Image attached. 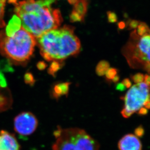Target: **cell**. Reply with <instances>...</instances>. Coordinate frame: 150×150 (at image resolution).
<instances>
[{
	"instance_id": "obj_1",
	"label": "cell",
	"mask_w": 150,
	"mask_h": 150,
	"mask_svg": "<svg viewBox=\"0 0 150 150\" xmlns=\"http://www.w3.org/2000/svg\"><path fill=\"white\" fill-rule=\"evenodd\" d=\"M56 0H23L15 4L14 12L22 27L38 38L50 30L58 28L62 22L59 9L53 4Z\"/></svg>"
},
{
	"instance_id": "obj_2",
	"label": "cell",
	"mask_w": 150,
	"mask_h": 150,
	"mask_svg": "<svg viewBox=\"0 0 150 150\" xmlns=\"http://www.w3.org/2000/svg\"><path fill=\"white\" fill-rule=\"evenodd\" d=\"M40 53L47 61H63L79 54L81 42L70 25L50 30L37 38Z\"/></svg>"
},
{
	"instance_id": "obj_3",
	"label": "cell",
	"mask_w": 150,
	"mask_h": 150,
	"mask_svg": "<svg viewBox=\"0 0 150 150\" xmlns=\"http://www.w3.org/2000/svg\"><path fill=\"white\" fill-rule=\"evenodd\" d=\"M37 43L35 38L21 27L11 37L0 32V52L13 63L28 61L32 55Z\"/></svg>"
},
{
	"instance_id": "obj_4",
	"label": "cell",
	"mask_w": 150,
	"mask_h": 150,
	"mask_svg": "<svg viewBox=\"0 0 150 150\" xmlns=\"http://www.w3.org/2000/svg\"><path fill=\"white\" fill-rule=\"evenodd\" d=\"M54 135L56 141L53 150H99V143L83 129L59 127Z\"/></svg>"
},
{
	"instance_id": "obj_5",
	"label": "cell",
	"mask_w": 150,
	"mask_h": 150,
	"mask_svg": "<svg viewBox=\"0 0 150 150\" xmlns=\"http://www.w3.org/2000/svg\"><path fill=\"white\" fill-rule=\"evenodd\" d=\"M122 51L131 68L143 69L146 64L150 63V29L141 37L137 35L136 30L132 32Z\"/></svg>"
},
{
	"instance_id": "obj_6",
	"label": "cell",
	"mask_w": 150,
	"mask_h": 150,
	"mask_svg": "<svg viewBox=\"0 0 150 150\" xmlns=\"http://www.w3.org/2000/svg\"><path fill=\"white\" fill-rule=\"evenodd\" d=\"M149 91V87L145 83H136L131 86L121 98L124 101V106L121 112L122 116L128 118L143 107L148 98Z\"/></svg>"
},
{
	"instance_id": "obj_7",
	"label": "cell",
	"mask_w": 150,
	"mask_h": 150,
	"mask_svg": "<svg viewBox=\"0 0 150 150\" xmlns=\"http://www.w3.org/2000/svg\"><path fill=\"white\" fill-rule=\"evenodd\" d=\"M38 121L35 116L30 112H23L17 115L14 120L15 132L21 137L32 134L37 129Z\"/></svg>"
},
{
	"instance_id": "obj_8",
	"label": "cell",
	"mask_w": 150,
	"mask_h": 150,
	"mask_svg": "<svg viewBox=\"0 0 150 150\" xmlns=\"http://www.w3.org/2000/svg\"><path fill=\"white\" fill-rule=\"evenodd\" d=\"M14 134L5 130L0 131V150H20Z\"/></svg>"
},
{
	"instance_id": "obj_9",
	"label": "cell",
	"mask_w": 150,
	"mask_h": 150,
	"mask_svg": "<svg viewBox=\"0 0 150 150\" xmlns=\"http://www.w3.org/2000/svg\"><path fill=\"white\" fill-rule=\"evenodd\" d=\"M118 147L119 150H142V148L139 138L131 134L123 136L119 142Z\"/></svg>"
},
{
	"instance_id": "obj_10",
	"label": "cell",
	"mask_w": 150,
	"mask_h": 150,
	"mask_svg": "<svg viewBox=\"0 0 150 150\" xmlns=\"http://www.w3.org/2000/svg\"><path fill=\"white\" fill-rule=\"evenodd\" d=\"M12 103V97L9 89L6 88H0V113L11 108Z\"/></svg>"
},
{
	"instance_id": "obj_11",
	"label": "cell",
	"mask_w": 150,
	"mask_h": 150,
	"mask_svg": "<svg viewBox=\"0 0 150 150\" xmlns=\"http://www.w3.org/2000/svg\"><path fill=\"white\" fill-rule=\"evenodd\" d=\"M71 83L62 82L56 83L51 89V96L52 98L59 99L64 95H68Z\"/></svg>"
},
{
	"instance_id": "obj_12",
	"label": "cell",
	"mask_w": 150,
	"mask_h": 150,
	"mask_svg": "<svg viewBox=\"0 0 150 150\" xmlns=\"http://www.w3.org/2000/svg\"><path fill=\"white\" fill-rule=\"evenodd\" d=\"M21 22L20 18L16 15L12 17L6 27V35L8 37H11L17 32L20 30L21 27Z\"/></svg>"
},
{
	"instance_id": "obj_13",
	"label": "cell",
	"mask_w": 150,
	"mask_h": 150,
	"mask_svg": "<svg viewBox=\"0 0 150 150\" xmlns=\"http://www.w3.org/2000/svg\"><path fill=\"white\" fill-rule=\"evenodd\" d=\"M88 0H77L76 3L74 5V10L82 18H84L88 9Z\"/></svg>"
},
{
	"instance_id": "obj_14",
	"label": "cell",
	"mask_w": 150,
	"mask_h": 150,
	"mask_svg": "<svg viewBox=\"0 0 150 150\" xmlns=\"http://www.w3.org/2000/svg\"><path fill=\"white\" fill-rule=\"evenodd\" d=\"M110 64L106 60H102L99 62L96 68V72L97 75L99 76H102L105 75V73L109 69Z\"/></svg>"
},
{
	"instance_id": "obj_15",
	"label": "cell",
	"mask_w": 150,
	"mask_h": 150,
	"mask_svg": "<svg viewBox=\"0 0 150 150\" xmlns=\"http://www.w3.org/2000/svg\"><path fill=\"white\" fill-rule=\"evenodd\" d=\"M63 65V61H53L47 70L48 74L53 77H55L56 74L61 69Z\"/></svg>"
},
{
	"instance_id": "obj_16",
	"label": "cell",
	"mask_w": 150,
	"mask_h": 150,
	"mask_svg": "<svg viewBox=\"0 0 150 150\" xmlns=\"http://www.w3.org/2000/svg\"><path fill=\"white\" fill-rule=\"evenodd\" d=\"M136 31L137 35L139 37H141L149 33L150 28L146 23L140 22L137 26V30Z\"/></svg>"
},
{
	"instance_id": "obj_17",
	"label": "cell",
	"mask_w": 150,
	"mask_h": 150,
	"mask_svg": "<svg viewBox=\"0 0 150 150\" xmlns=\"http://www.w3.org/2000/svg\"><path fill=\"white\" fill-rule=\"evenodd\" d=\"M6 1V0H0V28H3L6 26L4 17Z\"/></svg>"
},
{
	"instance_id": "obj_18",
	"label": "cell",
	"mask_w": 150,
	"mask_h": 150,
	"mask_svg": "<svg viewBox=\"0 0 150 150\" xmlns=\"http://www.w3.org/2000/svg\"><path fill=\"white\" fill-rule=\"evenodd\" d=\"M118 69L116 68H109L105 73L106 80L111 82L112 79L118 74Z\"/></svg>"
},
{
	"instance_id": "obj_19",
	"label": "cell",
	"mask_w": 150,
	"mask_h": 150,
	"mask_svg": "<svg viewBox=\"0 0 150 150\" xmlns=\"http://www.w3.org/2000/svg\"><path fill=\"white\" fill-rule=\"evenodd\" d=\"M140 21L136 20L129 19L126 23V27H127L128 30H135L137 28Z\"/></svg>"
},
{
	"instance_id": "obj_20",
	"label": "cell",
	"mask_w": 150,
	"mask_h": 150,
	"mask_svg": "<svg viewBox=\"0 0 150 150\" xmlns=\"http://www.w3.org/2000/svg\"><path fill=\"white\" fill-rule=\"evenodd\" d=\"M24 82L31 86H33L35 83L36 80L32 74L30 72H26L24 75Z\"/></svg>"
},
{
	"instance_id": "obj_21",
	"label": "cell",
	"mask_w": 150,
	"mask_h": 150,
	"mask_svg": "<svg viewBox=\"0 0 150 150\" xmlns=\"http://www.w3.org/2000/svg\"><path fill=\"white\" fill-rule=\"evenodd\" d=\"M70 21L72 23L83 21L84 20V18H82L80 15L79 14L74 10H72V11L71 12V14L70 15Z\"/></svg>"
},
{
	"instance_id": "obj_22",
	"label": "cell",
	"mask_w": 150,
	"mask_h": 150,
	"mask_svg": "<svg viewBox=\"0 0 150 150\" xmlns=\"http://www.w3.org/2000/svg\"><path fill=\"white\" fill-rule=\"evenodd\" d=\"M107 15L108 21L109 23H116L118 21V16L115 12L108 11L107 12Z\"/></svg>"
},
{
	"instance_id": "obj_23",
	"label": "cell",
	"mask_w": 150,
	"mask_h": 150,
	"mask_svg": "<svg viewBox=\"0 0 150 150\" xmlns=\"http://www.w3.org/2000/svg\"><path fill=\"white\" fill-rule=\"evenodd\" d=\"M144 75L141 73H137L134 75H132L131 79L132 81L136 83H142L144 80Z\"/></svg>"
},
{
	"instance_id": "obj_24",
	"label": "cell",
	"mask_w": 150,
	"mask_h": 150,
	"mask_svg": "<svg viewBox=\"0 0 150 150\" xmlns=\"http://www.w3.org/2000/svg\"><path fill=\"white\" fill-rule=\"evenodd\" d=\"M135 136L137 137H142L144 135L145 130L142 125L138 126L135 130Z\"/></svg>"
},
{
	"instance_id": "obj_25",
	"label": "cell",
	"mask_w": 150,
	"mask_h": 150,
	"mask_svg": "<svg viewBox=\"0 0 150 150\" xmlns=\"http://www.w3.org/2000/svg\"><path fill=\"white\" fill-rule=\"evenodd\" d=\"M6 85L7 83L6 79L4 78V75L0 71V88H6Z\"/></svg>"
},
{
	"instance_id": "obj_26",
	"label": "cell",
	"mask_w": 150,
	"mask_h": 150,
	"mask_svg": "<svg viewBox=\"0 0 150 150\" xmlns=\"http://www.w3.org/2000/svg\"><path fill=\"white\" fill-rule=\"evenodd\" d=\"M47 65L44 61H39L37 64V67L40 71H43L46 69Z\"/></svg>"
},
{
	"instance_id": "obj_27",
	"label": "cell",
	"mask_w": 150,
	"mask_h": 150,
	"mask_svg": "<svg viewBox=\"0 0 150 150\" xmlns=\"http://www.w3.org/2000/svg\"><path fill=\"white\" fill-rule=\"evenodd\" d=\"M122 83L124 85L126 88H130L132 86V82L129 78H125L122 81Z\"/></svg>"
},
{
	"instance_id": "obj_28",
	"label": "cell",
	"mask_w": 150,
	"mask_h": 150,
	"mask_svg": "<svg viewBox=\"0 0 150 150\" xmlns=\"http://www.w3.org/2000/svg\"><path fill=\"white\" fill-rule=\"evenodd\" d=\"M116 89L119 91H124L126 90V88L122 83H119L116 86Z\"/></svg>"
},
{
	"instance_id": "obj_29",
	"label": "cell",
	"mask_w": 150,
	"mask_h": 150,
	"mask_svg": "<svg viewBox=\"0 0 150 150\" xmlns=\"http://www.w3.org/2000/svg\"><path fill=\"white\" fill-rule=\"evenodd\" d=\"M148 111L147 109H146L144 107H142L136 112H137V114L140 116H144L148 113Z\"/></svg>"
},
{
	"instance_id": "obj_30",
	"label": "cell",
	"mask_w": 150,
	"mask_h": 150,
	"mask_svg": "<svg viewBox=\"0 0 150 150\" xmlns=\"http://www.w3.org/2000/svg\"><path fill=\"white\" fill-rule=\"evenodd\" d=\"M118 25V29L119 30H122L124 29L126 27V23L123 21H120L117 24Z\"/></svg>"
},
{
	"instance_id": "obj_31",
	"label": "cell",
	"mask_w": 150,
	"mask_h": 150,
	"mask_svg": "<svg viewBox=\"0 0 150 150\" xmlns=\"http://www.w3.org/2000/svg\"><path fill=\"white\" fill-rule=\"evenodd\" d=\"M144 80L145 83L148 86L150 91V74H145L144 75Z\"/></svg>"
},
{
	"instance_id": "obj_32",
	"label": "cell",
	"mask_w": 150,
	"mask_h": 150,
	"mask_svg": "<svg viewBox=\"0 0 150 150\" xmlns=\"http://www.w3.org/2000/svg\"><path fill=\"white\" fill-rule=\"evenodd\" d=\"M143 106L145 108H146V109H150V100L149 98H148L147 99L145 100Z\"/></svg>"
},
{
	"instance_id": "obj_33",
	"label": "cell",
	"mask_w": 150,
	"mask_h": 150,
	"mask_svg": "<svg viewBox=\"0 0 150 150\" xmlns=\"http://www.w3.org/2000/svg\"><path fill=\"white\" fill-rule=\"evenodd\" d=\"M119 79H120V76H119V75H117L116 76L114 77V78L112 79V82L115 83H118L119 81Z\"/></svg>"
},
{
	"instance_id": "obj_34",
	"label": "cell",
	"mask_w": 150,
	"mask_h": 150,
	"mask_svg": "<svg viewBox=\"0 0 150 150\" xmlns=\"http://www.w3.org/2000/svg\"><path fill=\"white\" fill-rule=\"evenodd\" d=\"M68 3H69L70 4H72L74 6V4L76 3L77 0H68Z\"/></svg>"
},
{
	"instance_id": "obj_35",
	"label": "cell",
	"mask_w": 150,
	"mask_h": 150,
	"mask_svg": "<svg viewBox=\"0 0 150 150\" xmlns=\"http://www.w3.org/2000/svg\"><path fill=\"white\" fill-rule=\"evenodd\" d=\"M18 0H8V3L9 4H15L17 3Z\"/></svg>"
},
{
	"instance_id": "obj_36",
	"label": "cell",
	"mask_w": 150,
	"mask_h": 150,
	"mask_svg": "<svg viewBox=\"0 0 150 150\" xmlns=\"http://www.w3.org/2000/svg\"><path fill=\"white\" fill-rule=\"evenodd\" d=\"M148 98H149V99L150 100V93H149V95H148Z\"/></svg>"
}]
</instances>
